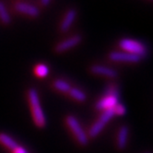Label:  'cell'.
Masks as SVG:
<instances>
[{
    "instance_id": "9a60e30c",
    "label": "cell",
    "mask_w": 153,
    "mask_h": 153,
    "mask_svg": "<svg viewBox=\"0 0 153 153\" xmlns=\"http://www.w3.org/2000/svg\"><path fill=\"white\" fill-rule=\"evenodd\" d=\"M0 19L5 24H8L11 21V18H10V15L7 11V8L2 2H0Z\"/></svg>"
},
{
    "instance_id": "277c9868",
    "label": "cell",
    "mask_w": 153,
    "mask_h": 153,
    "mask_svg": "<svg viewBox=\"0 0 153 153\" xmlns=\"http://www.w3.org/2000/svg\"><path fill=\"white\" fill-rule=\"evenodd\" d=\"M120 48H122L124 52L136 54L140 58L146 56L147 48L146 46L139 41H136L133 39H123L119 42Z\"/></svg>"
},
{
    "instance_id": "4fadbf2b",
    "label": "cell",
    "mask_w": 153,
    "mask_h": 153,
    "mask_svg": "<svg viewBox=\"0 0 153 153\" xmlns=\"http://www.w3.org/2000/svg\"><path fill=\"white\" fill-rule=\"evenodd\" d=\"M53 86V88L56 89V91H61L63 93H68V91L71 89L70 84L68 82H67V81L63 80V79H56V80H54Z\"/></svg>"
},
{
    "instance_id": "8fae6325",
    "label": "cell",
    "mask_w": 153,
    "mask_h": 153,
    "mask_svg": "<svg viewBox=\"0 0 153 153\" xmlns=\"http://www.w3.org/2000/svg\"><path fill=\"white\" fill-rule=\"evenodd\" d=\"M76 18V10L75 9L68 10V13L65 14V18L63 19L62 23H61V26H60L61 30L62 31L68 30L71 28L72 24L74 23Z\"/></svg>"
},
{
    "instance_id": "30bf717a",
    "label": "cell",
    "mask_w": 153,
    "mask_h": 153,
    "mask_svg": "<svg viewBox=\"0 0 153 153\" xmlns=\"http://www.w3.org/2000/svg\"><path fill=\"white\" fill-rule=\"evenodd\" d=\"M128 133L129 130L128 127L126 126H123L119 128L117 132V137H116V146L118 149L122 150L126 147L127 139H128Z\"/></svg>"
},
{
    "instance_id": "9c48e42d",
    "label": "cell",
    "mask_w": 153,
    "mask_h": 153,
    "mask_svg": "<svg viewBox=\"0 0 153 153\" xmlns=\"http://www.w3.org/2000/svg\"><path fill=\"white\" fill-rule=\"evenodd\" d=\"M91 72L95 75L99 76H104L107 78H115L117 76V72L111 68L105 67V65H95L91 67Z\"/></svg>"
},
{
    "instance_id": "d6986e66",
    "label": "cell",
    "mask_w": 153,
    "mask_h": 153,
    "mask_svg": "<svg viewBox=\"0 0 153 153\" xmlns=\"http://www.w3.org/2000/svg\"><path fill=\"white\" fill-rule=\"evenodd\" d=\"M50 1H51V0H41L42 4V5H45V6H47V5L50 3Z\"/></svg>"
},
{
    "instance_id": "8992f818",
    "label": "cell",
    "mask_w": 153,
    "mask_h": 153,
    "mask_svg": "<svg viewBox=\"0 0 153 153\" xmlns=\"http://www.w3.org/2000/svg\"><path fill=\"white\" fill-rule=\"evenodd\" d=\"M109 58L114 62H128V63H137L141 58L136 54L129 53L124 51H114L109 54Z\"/></svg>"
},
{
    "instance_id": "5b68a950",
    "label": "cell",
    "mask_w": 153,
    "mask_h": 153,
    "mask_svg": "<svg viewBox=\"0 0 153 153\" xmlns=\"http://www.w3.org/2000/svg\"><path fill=\"white\" fill-rule=\"evenodd\" d=\"M114 116L113 109L112 110H107L103 111L102 114L100 115V117L96 120V122L92 124V126L90 127L89 132H88V137H96L99 135L102 129L105 127V126L109 123V121Z\"/></svg>"
},
{
    "instance_id": "5bb4252c",
    "label": "cell",
    "mask_w": 153,
    "mask_h": 153,
    "mask_svg": "<svg viewBox=\"0 0 153 153\" xmlns=\"http://www.w3.org/2000/svg\"><path fill=\"white\" fill-rule=\"evenodd\" d=\"M68 94L71 98H73L74 100H76V102H83L87 99V95L85 94V92L79 89H76V88H71L70 91H68Z\"/></svg>"
},
{
    "instance_id": "7c38bea8",
    "label": "cell",
    "mask_w": 153,
    "mask_h": 153,
    "mask_svg": "<svg viewBox=\"0 0 153 153\" xmlns=\"http://www.w3.org/2000/svg\"><path fill=\"white\" fill-rule=\"evenodd\" d=\"M0 144L11 151H13L19 146L17 142L11 137H9L5 133H0Z\"/></svg>"
},
{
    "instance_id": "e0dca14e",
    "label": "cell",
    "mask_w": 153,
    "mask_h": 153,
    "mask_svg": "<svg viewBox=\"0 0 153 153\" xmlns=\"http://www.w3.org/2000/svg\"><path fill=\"white\" fill-rule=\"evenodd\" d=\"M113 111H114V115H125L126 114V107L123 104H120V103H117L114 107Z\"/></svg>"
},
{
    "instance_id": "52a82bcc",
    "label": "cell",
    "mask_w": 153,
    "mask_h": 153,
    "mask_svg": "<svg viewBox=\"0 0 153 153\" xmlns=\"http://www.w3.org/2000/svg\"><path fill=\"white\" fill-rule=\"evenodd\" d=\"M15 9L19 13H22L30 17H37L40 13V10L37 7L25 2L17 3L15 5Z\"/></svg>"
},
{
    "instance_id": "2e32d148",
    "label": "cell",
    "mask_w": 153,
    "mask_h": 153,
    "mask_svg": "<svg viewBox=\"0 0 153 153\" xmlns=\"http://www.w3.org/2000/svg\"><path fill=\"white\" fill-rule=\"evenodd\" d=\"M34 73L39 78H45L49 73V68L45 64H39L34 68Z\"/></svg>"
},
{
    "instance_id": "ac0fdd59",
    "label": "cell",
    "mask_w": 153,
    "mask_h": 153,
    "mask_svg": "<svg viewBox=\"0 0 153 153\" xmlns=\"http://www.w3.org/2000/svg\"><path fill=\"white\" fill-rule=\"evenodd\" d=\"M12 153H29V152H28L24 148L18 146V147L12 151Z\"/></svg>"
},
{
    "instance_id": "6da1fadb",
    "label": "cell",
    "mask_w": 153,
    "mask_h": 153,
    "mask_svg": "<svg viewBox=\"0 0 153 153\" xmlns=\"http://www.w3.org/2000/svg\"><path fill=\"white\" fill-rule=\"evenodd\" d=\"M28 100L34 125L39 128H43L46 126V118L42 109L39 95L36 90L30 89L28 91Z\"/></svg>"
},
{
    "instance_id": "7a4b0ae2",
    "label": "cell",
    "mask_w": 153,
    "mask_h": 153,
    "mask_svg": "<svg viewBox=\"0 0 153 153\" xmlns=\"http://www.w3.org/2000/svg\"><path fill=\"white\" fill-rule=\"evenodd\" d=\"M65 124L69 128L70 132L73 134L75 139L78 141V143L81 146H86L89 142L88 134L85 132V130L79 124V120L73 115H68L65 117Z\"/></svg>"
},
{
    "instance_id": "3957f363",
    "label": "cell",
    "mask_w": 153,
    "mask_h": 153,
    "mask_svg": "<svg viewBox=\"0 0 153 153\" xmlns=\"http://www.w3.org/2000/svg\"><path fill=\"white\" fill-rule=\"evenodd\" d=\"M117 103H118L117 90L114 86H111V87H109L105 96L97 102L96 109L102 112L107 111V110H112Z\"/></svg>"
},
{
    "instance_id": "ba28073f",
    "label": "cell",
    "mask_w": 153,
    "mask_h": 153,
    "mask_svg": "<svg viewBox=\"0 0 153 153\" xmlns=\"http://www.w3.org/2000/svg\"><path fill=\"white\" fill-rule=\"evenodd\" d=\"M80 41H81V37L80 36H78V35L72 36L70 38L65 39V41L61 42L60 43H58L56 48V50L58 53L65 52V51H68V50L76 46L80 42Z\"/></svg>"
}]
</instances>
